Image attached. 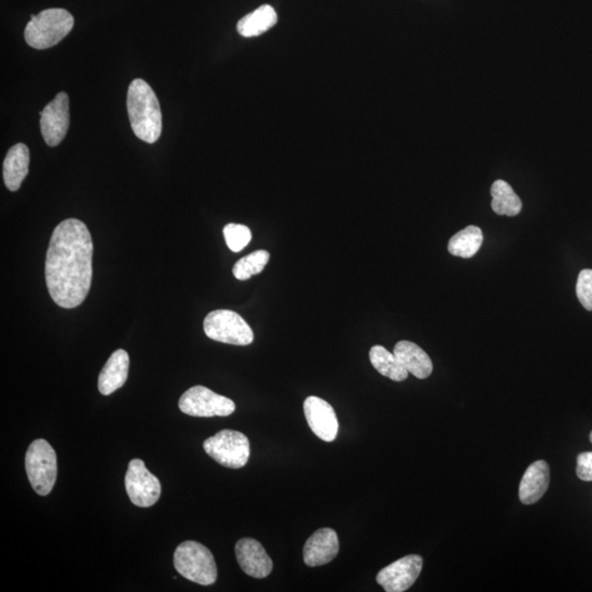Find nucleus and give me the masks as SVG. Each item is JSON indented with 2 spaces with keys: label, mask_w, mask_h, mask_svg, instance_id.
<instances>
[{
  "label": "nucleus",
  "mask_w": 592,
  "mask_h": 592,
  "mask_svg": "<svg viewBox=\"0 0 592 592\" xmlns=\"http://www.w3.org/2000/svg\"><path fill=\"white\" fill-rule=\"evenodd\" d=\"M93 243L86 224L77 218L59 223L49 241L46 280L57 305L75 308L86 300L93 281Z\"/></svg>",
  "instance_id": "1"
},
{
  "label": "nucleus",
  "mask_w": 592,
  "mask_h": 592,
  "mask_svg": "<svg viewBox=\"0 0 592 592\" xmlns=\"http://www.w3.org/2000/svg\"><path fill=\"white\" fill-rule=\"evenodd\" d=\"M128 112L134 134L148 144L157 142L163 131L161 104L143 79H134L128 92Z\"/></svg>",
  "instance_id": "2"
},
{
  "label": "nucleus",
  "mask_w": 592,
  "mask_h": 592,
  "mask_svg": "<svg viewBox=\"0 0 592 592\" xmlns=\"http://www.w3.org/2000/svg\"><path fill=\"white\" fill-rule=\"evenodd\" d=\"M74 18L66 9L52 8L32 16L24 30L30 47L46 49L57 46L72 31Z\"/></svg>",
  "instance_id": "3"
},
{
  "label": "nucleus",
  "mask_w": 592,
  "mask_h": 592,
  "mask_svg": "<svg viewBox=\"0 0 592 592\" xmlns=\"http://www.w3.org/2000/svg\"><path fill=\"white\" fill-rule=\"evenodd\" d=\"M173 565L179 574L193 583L210 586L217 579L216 560L208 547L196 541L179 544L173 554Z\"/></svg>",
  "instance_id": "4"
},
{
  "label": "nucleus",
  "mask_w": 592,
  "mask_h": 592,
  "mask_svg": "<svg viewBox=\"0 0 592 592\" xmlns=\"http://www.w3.org/2000/svg\"><path fill=\"white\" fill-rule=\"evenodd\" d=\"M26 471L30 484L38 495L47 496L52 491L57 477V456L48 441L38 439L30 445Z\"/></svg>",
  "instance_id": "5"
},
{
  "label": "nucleus",
  "mask_w": 592,
  "mask_h": 592,
  "mask_svg": "<svg viewBox=\"0 0 592 592\" xmlns=\"http://www.w3.org/2000/svg\"><path fill=\"white\" fill-rule=\"evenodd\" d=\"M203 447L208 456L228 469H241L247 464L251 456L250 440L242 432L235 430H222L208 437Z\"/></svg>",
  "instance_id": "6"
},
{
  "label": "nucleus",
  "mask_w": 592,
  "mask_h": 592,
  "mask_svg": "<svg viewBox=\"0 0 592 592\" xmlns=\"http://www.w3.org/2000/svg\"><path fill=\"white\" fill-rule=\"evenodd\" d=\"M204 332L212 340L235 346H248L253 341L250 325L237 313L216 310L208 314L203 323Z\"/></svg>",
  "instance_id": "7"
},
{
  "label": "nucleus",
  "mask_w": 592,
  "mask_h": 592,
  "mask_svg": "<svg viewBox=\"0 0 592 592\" xmlns=\"http://www.w3.org/2000/svg\"><path fill=\"white\" fill-rule=\"evenodd\" d=\"M179 408L183 414L192 417H227L236 410L235 402L230 398L218 395L206 386L191 387L179 400Z\"/></svg>",
  "instance_id": "8"
},
{
  "label": "nucleus",
  "mask_w": 592,
  "mask_h": 592,
  "mask_svg": "<svg viewBox=\"0 0 592 592\" xmlns=\"http://www.w3.org/2000/svg\"><path fill=\"white\" fill-rule=\"evenodd\" d=\"M126 489L132 504L139 508L155 505L162 494L161 482L147 470L146 463L139 459L128 463Z\"/></svg>",
  "instance_id": "9"
},
{
  "label": "nucleus",
  "mask_w": 592,
  "mask_h": 592,
  "mask_svg": "<svg viewBox=\"0 0 592 592\" xmlns=\"http://www.w3.org/2000/svg\"><path fill=\"white\" fill-rule=\"evenodd\" d=\"M424 565L420 555L411 554L402 557L384 567L376 576L377 584L386 592H404L416 583Z\"/></svg>",
  "instance_id": "10"
},
{
  "label": "nucleus",
  "mask_w": 592,
  "mask_h": 592,
  "mask_svg": "<svg viewBox=\"0 0 592 592\" xmlns=\"http://www.w3.org/2000/svg\"><path fill=\"white\" fill-rule=\"evenodd\" d=\"M41 132L49 146H57L69 128V99L66 93H59L41 113Z\"/></svg>",
  "instance_id": "11"
},
{
  "label": "nucleus",
  "mask_w": 592,
  "mask_h": 592,
  "mask_svg": "<svg viewBox=\"0 0 592 592\" xmlns=\"http://www.w3.org/2000/svg\"><path fill=\"white\" fill-rule=\"evenodd\" d=\"M305 414L311 430L320 439L326 442L336 439L340 422L330 402L317 396L307 397L305 402Z\"/></svg>",
  "instance_id": "12"
},
{
  "label": "nucleus",
  "mask_w": 592,
  "mask_h": 592,
  "mask_svg": "<svg viewBox=\"0 0 592 592\" xmlns=\"http://www.w3.org/2000/svg\"><path fill=\"white\" fill-rule=\"evenodd\" d=\"M235 554L243 573L253 579H266L271 574L273 563L261 542L243 537L237 542Z\"/></svg>",
  "instance_id": "13"
},
{
  "label": "nucleus",
  "mask_w": 592,
  "mask_h": 592,
  "mask_svg": "<svg viewBox=\"0 0 592 592\" xmlns=\"http://www.w3.org/2000/svg\"><path fill=\"white\" fill-rule=\"evenodd\" d=\"M340 553V540L337 532L331 527H323L308 537L303 559L310 567H317L331 563Z\"/></svg>",
  "instance_id": "14"
},
{
  "label": "nucleus",
  "mask_w": 592,
  "mask_h": 592,
  "mask_svg": "<svg viewBox=\"0 0 592 592\" xmlns=\"http://www.w3.org/2000/svg\"><path fill=\"white\" fill-rule=\"evenodd\" d=\"M549 485V464L543 460L532 463L520 482L519 499L522 504H535L544 496Z\"/></svg>",
  "instance_id": "15"
},
{
  "label": "nucleus",
  "mask_w": 592,
  "mask_h": 592,
  "mask_svg": "<svg viewBox=\"0 0 592 592\" xmlns=\"http://www.w3.org/2000/svg\"><path fill=\"white\" fill-rule=\"evenodd\" d=\"M128 367H130V357L128 352L123 349L114 351L99 375V392L108 396L121 389L128 380Z\"/></svg>",
  "instance_id": "16"
},
{
  "label": "nucleus",
  "mask_w": 592,
  "mask_h": 592,
  "mask_svg": "<svg viewBox=\"0 0 592 592\" xmlns=\"http://www.w3.org/2000/svg\"><path fill=\"white\" fill-rule=\"evenodd\" d=\"M393 353L408 373H411L418 379H427L434 370L429 356L414 342L406 340L397 342Z\"/></svg>",
  "instance_id": "17"
},
{
  "label": "nucleus",
  "mask_w": 592,
  "mask_h": 592,
  "mask_svg": "<svg viewBox=\"0 0 592 592\" xmlns=\"http://www.w3.org/2000/svg\"><path fill=\"white\" fill-rule=\"evenodd\" d=\"M30 152L26 144L19 143L9 149L4 161V185L17 191L29 173Z\"/></svg>",
  "instance_id": "18"
},
{
  "label": "nucleus",
  "mask_w": 592,
  "mask_h": 592,
  "mask_svg": "<svg viewBox=\"0 0 592 592\" xmlns=\"http://www.w3.org/2000/svg\"><path fill=\"white\" fill-rule=\"evenodd\" d=\"M277 22L276 10L270 4H263L238 22L237 31L243 38L258 37L275 27Z\"/></svg>",
  "instance_id": "19"
},
{
  "label": "nucleus",
  "mask_w": 592,
  "mask_h": 592,
  "mask_svg": "<svg viewBox=\"0 0 592 592\" xmlns=\"http://www.w3.org/2000/svg\"><path fill=\"white\" fill-rule=\"evenodd\" d=\"M369 356L372 366L383 376L389 377L395 382H402L405 381L410 375L394 353L386 350L384 347H372Z\"/></svg>",
  "instance_id": "20"
},
{
  "label": "nucleus",
  "mask_w": 592,
  "mask_h": 592,
  "mask_svg": "<svg viewBox=\"0 0 592 592\" xmlns=\"http://www.w3.org/2000/svg\"><path fill=\"white\" fill-rule=\"evenodd\" d=\"M491 208L499 216H516L521 212L522 202L508 182L496 181L491 187Z\"/></svg>",
  "instance_id": "21"
},
{
  "label": "nucleus",
  "mask_w": 592,
  "mask_h": 592,
  "mask_svg": "<svg viewBox=\"0 0 592 592\" xmlns=\"http://www.w3.org/2000/svg\"><path fill=\"white\" fill-rule=\"evenodd\" d=\"M484 236L480 227L470 225L456 233L449 242L447 250L451 255L469 260L481 250Z\"/></svg>",
  "instance_id": "22"
},
{
  "label": "nucleus",
  "mask_w": 592,
  "mask_h": 592,
  "mask_svg": "<svg viewBox=\"0 0 592 592\" xmlns=\"http://www.w3.org/2000/svg\"><path fill=\"white\" fill-rule=\"evenodd\" d=\"M270 260V253L266 251H257L247 255L235 263L233 275L237 280L245 281L252 276L261 273Z\"/></svg>",
  "instance_id": "23"
},
{
  "label": "nucleus",
  "mask_w": 592,
  "mask_h": 592,
  "mask_svg": "<svg viewBox=\"0 0 592 592\" xmlns=\"http://www.w3.org/2000/svg\"><path fill=\"white\" fill-rule=\"evenodd\" d=\"M226 245L233 252H240L251 243L252 235L250 228L242 224H227L223 230Z\"/></svg>",
  "instance_id": "24"
},
{
  "label": "nucleus",
  "mask_w": 592,
  "mask_h": 592,
  "mask_svg": "<svg viewBox=\"0 0 592 592\" xmlns=\"http://www.w3.org/2000/svg\"><path fill=\"white\" fill-rule=\"evenodd\" d=\"M577 296L587 311L592 312V270L585 269L581 271L577 280Z\"/></svg>",
  "instance_id": "25"
},
{
  "label": "nucleus",
  "mask_w": 592,
  "mask_h": 592,
  "mask_svg": "<svg viewBox=\"0 0 592 592\" xmlns=\"http://www.w3.org/2000/svg\"><path fill=\"white\" fill-rule=\"evenodd\" d=\"M577 476L584 482H592V452H584L577 457Z\"/></svg>",
  "instance_id": "26"
},
{
  "label": "nucleus",
  "mask_w": 592,
  "mask_h": 592,
  "mask_svg": "<svg viewBox=\"0 0 592 592\" xmlns=\"http://www.w3.org/2000/svg\"><path fill=\"white\" fill-rule=\"evenodd\" d=\"M590 441H591V444H592V431H591V434H590Z\"/></svg>",
  "instance_id": "27"
}]
</instances>
